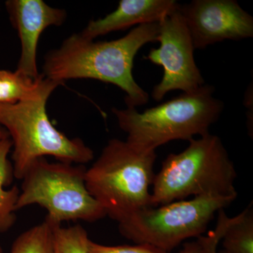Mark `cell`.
<instances>
[{
    "instance_id": "obj_7",
    "label": "cell",
    "mask_w": 253,
    "mask_h": 253,
    "mask_svg": "<svg viewBox=\"0 0 253 253\" xmlns=\"http://www.w3.org/2000/svg\"><path fill=\"white\" fill-rule=\"evenodd\" d=\"M237 196H204L149 207L119 222V231L135 244L169 253L186 239L201 237L216 213Z\"/></svg>"
},
{
    "instance_id": "obj_5",
    "label": "cell",
    "mask_w": 253,
    "mask_h": 253,
    "mask_svg": "<svg viewBox=\"0 0 253 253\" xmlns=\"http://www.w3.org/2000/svg\"><path fill=\"white\" fill-rule=\"evenodd\" d=\"M48 79L36 97L14 104H0V125L11 137L13 172L22 179L36 160L45 156L59 162L84 165L94 158V151L79 138H68L51 124L46 106L50 95L59 85Z\"/></svg>"
},
{
    "instance_id": "obj_13",
    "label": "cell",
    "mask_w": 253,
    "mask_h": 253,
    "mask_svg": "<svg viewBox=\"0 0 253 253\" xmlns=\"http://www.w3.org/2000/svg\"><path fill=\"white\" fill-rule=\"evenodd\" d=\"M48 78L26 77L15 71L0 70V104H14L38 96L47 84Z\"/></svg>"
},
{
    "instance_id": "obj_14",
    "label": "cell",
    "mask_w": 253,
    "mask_h": 253,
    "mask_svg": "<svg viewBox=\"0 0 253 253\" xmlns=\"http://www.w3.org/2000/svg\"><path fill=\"white\" fill-rule=\"evenodd\" d=\"M221 240L226 253H253L252 206H249L236 217L229 219Z\"/></svg>"
},
{
    "instance_id": "obj_20",
    "label": "cell",
    "mask_w": 253,
    "mask_h": 253,
    "mask_svg": "<svg viewBox=\"0 0 253 253\" xmlns=\"http://www.w3.org/2000/svg\"><path fill=\"white\" fill-rule=\"evenodd\" d=\"M8 137H9V136L7 131H6L4 127H1V126H0V141Z\"/></svg>"
},
{
    "instance_id": "obj_9",
    "label": "cell",
    "mask_w": 253,
    "mask_h": 253,
    "mask_svg": "<svg viewBox=\"0 0 253 253\" xmlns=\"http://www.w3.org/2000/svg\"><path fill=\"white\" fill-rule=\"evenodd\" d=\"M195 49L253 37V18L235 0H193L180 4Z\"/></svg>"
},
{
    "instance_id": "obj_19",
    "label": "cell",
    "mask_w": 253,
    "mask_h": 253,
    "mask_svg": "<svg viewBox=\"0 0 253 253\" xmlns=\"http://www.w3.org/2000/svg\"><path fill=\"white\" fill-rule=\"evenodd\" d=\"M179 253H203L202 246L197 239V241L184 244Z\"/></svg>"
},
{
    "instance_id": "obj_15",
    "label": "cell",
    "mask_w": 253,
    "mask_h": 253,
    "mask_svg": "<svg viewBox=\"0 0 253 253\" xmlns=\"http://www.w3.org/2000/svg\"><path fill=\"white\" fill-rule=\"evenodd\" d=\"M55 224L46 219L15 239L11 253H53Z\"/></svg>"
},
{
    "instance_id": "obj_8",
    "label": "cell",
    "mask_w": 253,
    "mask_h": 253,
    "mask_svg": "<svg viewBox=\"0 0 253 253\" xmlns=\"http://www.w3.org/2000/svg\"><path fill=\"white\" fill-rule=\"evenodd\" d=\"M157 42L160 46L150 50L145 57L163 68L162 80L151 92L155 101H161L171 91L191 93L206 84L195 61L194 43L179 9L159 23Z\"/></svg>"
},
{
    "instance_id": "obj_4",
    "label": "cell",
    "mask_w": 253,
    "mask_h": 253,
    "mask_svg": "<svg viewBox=\"0 0 253 253\" xmlns=\"http://www.w3.org/2000/svg\"><path fill=\"white\" fill-rule=\"evenodd\" d=\"M214 86L205 84L197 90L146 109L113 108L126 141L141 149L156 151L171 141L194 139L208 134L224 111V104L214 96Z\"/></svg>"
},
{
    "instance_id": "obj_1",
    "label": "cell",
    "mask_w": 253,
    "mask_h": 253,
    "mask_svg": "<svg viewBox=\"0 0 253 253\" xmlns=\"http://www.w3.org/2000/svg\"><path fill=\"white\" fill-rule=\"evenodd\" d=\"M159 23L139 25L126 36L94 42L79 34L65 40L44 59V78L60 83L68 80L94 79L111 83L126 93V107L144 106L149 95L133 76L134 60L146 44L158 41Z\"/></svg>"
},
{
    "instance_id": "obj_3",
    "label": "cell",
    "mask_w": 253,
    "mask_h": 253,
    "mask_svg": "<svg viewBox=\"0 0 253 253\" xmlns=\"http://www.w3.org/2000/svg\"><path fill=\"white\" fill-rule=\"evenodd\" d=\"M157 154L127 141L111 139L86 169V189L106 216L121 222L152 207L151 193Z\"/></svg>"
},
{
    "instance_id": "obj_17",
    "label": "cell",
    "mask_w": 253,
    "mask_h": 253,
    "mask_svg": "<svg viewBox=\"0 0 253 253\" xmlns=\"http://www.w3.org/2000/svg\"><path fill=\"white\" fill-rule=\"evenodd\" d=\"M88 253H168L153 247L149 245H121V246H105L89 240Z\"/></svg>"
},
{
    "instance_id": "obj_6",
    "label": "cell",
    "mask_w": 253,
    "mask_h": 253,
    "mask_svg": "<svg viewBox=\"0 0 253 253\" xmlns=\"http://www.w3.org/2000/svg\"><path fill=\"white\" fill-rule=\"evenodd\" d=\"M86 168L83 165L36 160L23 176L16 211L38 205L47 211L46 221L94 222L106 217L101 205L86 189Z\"/></svg>"
},
{
    "instance_id": "obj_16",
    "label": "cell",
    "mask_w": 253,
    "mask_h": 253,
    "mask_svg": "<svg viewBox=\"0 0 253 253\" xmlns=\"http://www.w3.org/2000/svg\"><path fill=\"white\" fill-rule=\"evenodd\" d=\"M89 238L83 226H55L53 253H88Z\"/></svg>"
},
{
    "instance_id": "obj_10",
    "label": "cell",
    "mask_w": 253,
    "mask_h": 253,
    "mask_svg": "<svg viewBox=\"0 0 253 253\" xmlns=\"http://www.w3.org/2000/svg\"><path fill=\"white\" fill-rule=\"evenodd\" d=\"M21 44L16 71L33 80L41 77L37 64L38 42L50 26H60L66 21V11L51 7L42 0H9L5 3Z\"/></svg>"
},
{
    "instance_id": "obj_18",
    "label": "cell",
    "mask_w": 253,
    "mask_h": 253,
    "mask_svg": "<svg viewBox=\"0 0 253 253\" xmlns=\"http://www.w3.org/2000/svg\"><path fill=\"white\" fill-rule=\"evenodd\" d=\"M229 221V217H227L224 211H221L218 212L215 230L210 232L208 236H202L197 239L202 246L203 253H217V245L224 235Z\"/></svg>"
},
{
    "instance_id": "obj_22",
    "label": "cell",
    "mask_w": 253,
    "mask_h": 253,
    "mask_svg": "<svg viewBox=\"0 0 253 253\" xmlns=\"http://www.w3.org/2000/svg\"><path fill=\"white\" fill-rule=\"evenodd\" d=\"M220 253H226L224 252V251H223L222 252H221Z\"/></svg>"
},
{
    "instance_id": "obj_2",
    "label": "cell",
    "mask_w": 253,
    "mask_h": 253,
    "mask_svg": "<svg viewBox=\"0 0 253 253\" xmlns=\"http://www.w3.org/2000/svg\"><path fill=\"white\" fill-rule=\"evenodd\" d=\"M188 141L189 146L169 154L155 174L152 207L190 196H238L235 166L220 138L208 133Z\"/></svg>"
},
{
    "instance_id": "obj_12",
    "label": "cell",
    "mask_w": 253,
    "mask_h": 253,
    "mask_svg": "<svg viewBox=\"0 0 253 253\" xmlns=\"http://www.w3.org/2000/svg\"><path fill=\"white\" fill-rule=\"evenodd\" d=\"M12 143L9 137L0 141V233L11 229L16 221L15 212L20 189L14 186L6 189L14 176L12 164L8 159Z\"/></svg>"
},
{
    "instance_id": "obj_21",
    "label": "cell",
    "mask_w": 253,
    "mask_h": 253,
    "mask_svg": "<svg viewBox=\"0 0 253 253\" xmlns=\"http://www.w3.org/2000/svg\"><path fill=\"white\" fill-rule=\"evenodd\" d=\"M0 253H3L2 247H1V244H0Z\"/></svg>"
},
{
    "instance_id": "obj_11",
    "label": "cell",
    "mask_w": 253,
    "mask_h": 253,
    "mask_svg": "<svg viewBox=\"0 0 253 253\" xmlns=\"http://www.w3.org/2000/svg\"><path fill=\"white\" fill-rule=\"evenodd\" d=\"M179 6L175 0H121L117 9L104 18L91 21L81 34L94 41L97 37L136 25L160 23L177 11Z\"/></svg>"
}]
</instances>
